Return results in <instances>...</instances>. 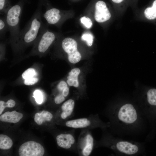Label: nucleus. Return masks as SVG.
<instances>
[{
	"mask_svg": "<svg viewBox=\"0 0 156 156\" xmlns=\"http://www.w3.org/2000/svg\"><path fill=\"white\" fill-rule=\"evenodd\" d=\"M16 104L15 101L13 100H9L5 103L3 101H0V114L1 115L5 107H12Z\"/></svg>",
	"mask_w": 156,
	"mask_h": 156,
	"instance_id": "23",
	"label": "nucleus"
},
{
	"mask_svg": "<svg viewBox=\"0 0 156 156\" xmlns=\"http://www.w3.org/2000/svg\"><path fill=\"white\" fill-rule=\"evenodd\" d=\"M23 116L22 113L15 110L7 112L0 116V120L3 122L15 123L18 122Z\"/></svg>",
	"mask_w": 156,
	"mask_h": 156,
	"instance_id": "15",
	"label": "nucleus"
},
{
	"mask_svg": "<svg viewBox=\"0 0 156 156\" xmlns=\"http://www.w3.org/2000/svg\"><path fill=\"white\" fill-rule=\"evenodd\" d=\"M81 23L87 28H90L92 25V23L91 19L88 17L83 16L80 19Z\"/></svg>",
	"mask_w": 156,
	"mask_h": 156,
	"instance_id": "27",
	"label": "nucleus"
},
{
	"mask_svg": "<svg viewBox=\"0 0 156 156\" xmlns=\"http://www.w3.org/2000/svg\"><path fill=\"white\" fill-rule=\"evenodd\" d=\"M37 73L33 68H29L25 70L22 75L23 78L25 79H31L36 77Z\"/></svg>",
	"mask_w": 156,
	"mask_h": 156,
	"instance_id": "24",
	"label": "nucleus"
},
{
	"mask_svg": "<svg viewBox=\"0 0 156 156\" xmlns=\"http://www.w3.org/2000/svg\"><path fill=\"white\" fill-rule=\"evenodd\" d=\"M103 114L109 120L108 131L114 136L134 137L146 131L148 122L133 99L119 96Z\"/></svg>",
	"mask_w": 156,
	"mask_h": 156,
	"instance_id": "1",
	"label": "nucleus"
},
{
	"mask_svg": "<svg viewBox=\"0 0 156 156\" xmlns=\"http://www.w3.org/2000/svg\"><path fill=\"white\" fill-rule=\"evenodd\" d=\"M11 7L10 0H0V14L5 15L8 10Z\"/></svg>",
	"mask_w": 156,
	"mask_h": 156,
	"instance_id": "22",
	"label": "nucleus"
},
{
	"mask_svg": "<svg viewBox=\"0 0 156 156\" xmlns=\"http://www.w3.org/2000/svg\"><path fill=\"white\" fill-rule=\"evenodd\" d=\"M133 99L146 118L149 131L145 142L153 140L156 136V87H144L134 92Z\"/></svg>",
	"mask_w": 156,
	"mask_h": 156,
	"instance_id": "3",
	"label": "nucleus"
},
{
	"mask_svg": "<svg viewBox=\"0 0 156 156\" xmlns=\"http://www.w3.org/2000/svg\"><path fill=\"white\" fill-rule=\"evenodd\" d=\"M113 2L117 4H122L125 0H112Z\"/></svg>",
	"mask_w": 156,
	"mask_h": 156,
	"instance_id": "29",
	"label": "nucleus"
},
{
	"mask_svg": "<svg viewBox=\"0 0 156 156\" xmlns=\"http://www.w3.org/2000/svg\"><path fill=\"white\" fill-rule=\"evenodd\" d=\"M38 81V79L36 77L24 80V83L26 85H31L36 83Z\"/></svg>",
	"mask_w": 156,
	"mask_h": 156,
	"instance_id": "28",
	"label": "nucleus"
},
{
	"mask_svg": "<svg viewBox=\"0 0 156 156\" xmlns=\"http://www.w3.org/2000/svg\"><path fill=\"white\" fill-rule=\"evenodd\" d=\"M57 93L66 98L69 94V89L67 83L64 81H60L57 86Z\"/></svg>",
	"mask_w": 156,
	"mask_h": 156,
	"instance_id": "20",
	"label": "nucleus"
},
{
	"mask_svg": "<svg viewBox=\"0 0 156 156\" xmlns=\"http://www.w3.org/2000/svg\"><path fill=\"white\" fill-rule=\"evenodd\" d=\"M101 129V139L96 140L95 148L100 147L108 148L112 150L116 156H145L146 154L145 142L127 140L116 137L107 129Z\"/></svg>",
	"mask_w": 156,
	"mask_h": 156,
	"instance_id": "2",
	"label": "nucleus"
},
{
	"mask_svg": "<svg viewBox=\"0 0 156 156\" xmlns=\"http://www.w3.org/2000/svg\"><path fill=\"white\" fill-rule=\"evenodd\" d=\"M34 97L36 102L39 104H41L43 101V95L42 92L39 90H36L34 93Z\"/></svg>",
	"mask_w": 156,
	"mask_h": 156,
	"instance_id": "26",
	"label": "nucleus"
},
{
	"mask_svg": "<svg viewBox=\"0 0 156 156\" xmlns=\"http://www.w3.org/2000/svg\"><path fill=\"white\" fill-rule=\"evenodd\" d=\"M75 101L70 98L64 102L61 105L58 113V118L65 122L74 115Z\"/></svg>",
	"mask_w": 156,
	"mask_h": 156,
	"instance_id": "12",
	"label": "nucleus"
},
{
	"mask_svg": "<svg viewBox=\"0 0 156 156\" xmlns=\"http://www.w3.org/2000/svg\"><path fill=\"white\" fill-rule=\"evenodd\" d=\"M9 31L5 15L1 16L0 18V38H3L6 32Z\"/></svg>",
	"mask_w": 156,
	"mask_h": 156,
	"instance_id": "21",
	"label": "nucleus"
},
{
	"mask_svg": "<svg viewBox=\"0 0 156 156\" xmlns=\"http://www.w3.org/2000/svg\"><path fill=\"white\" fill-rule=\"evenodd\" d=\"M53 118V114L47 111L43 110L40 113H36L34 115V121L38 125L44 122H51Z\"/></svg>",
	"mask_w": 156,
	"mask_h": 156,
	"instance_id": "16",
	"label": "nucleus"
},
{
	"mask_svg": "<svg viewBox=\"0 0 156 156\" xmlns=\"http://www.w3.org/2000/svg\"><path fill=\"white\" fill-rule=\"evenodd\" d=\"M96 140L91 130L82 129L77 142V154L80 156H89L95 148Z\"/></svg>",
	"mask_w": 156,
	"mask_h": 156,
	"instance_id": "7",
	"label": "nucleus"
},
{
	"mask_svg": "<svg viewBox=\"0 0 156 156\" xmlns=\"http://www.w3.org/2000/svg\"><path fill=\"white\" fill-rule=\"evenodd\" d=\"M144 14L145 17L148 20L156 18V0L153 1L151 6L148 7L144 10Z\"/></svg>",
	"mask_w": 156,
	"mask_h": 156,
	"instance_id": "18",
	"label": "nucleus"
},
{
	"mask_svg": "<svg viewBox=\"0 0 156 156\" xmlns=\"http://www.w3.org/2000/svg\"><path fill=\"white\" fill-rule=\"evenodd\" d=\"M95 7L94 18L97 22L103 23L110 18V12L104 2L102 1H97Z\"/></svg>",
	"mask_w": 156,
	"mask_h": 156,
	"instance_id": "13",
	"label": "nucleus"
},
{
	"mask_svg": "<svg viewBox=\"0 0 156 156\" xmlns=\"http://www.w3.org/2000/svg\"><path fill=\"white\" fill-rule=\"evenodd\" d=\"M75 129L61 133L56 136L57 145L60 147L77 154V142L75 135Z\"/></svg>",
	"mask_w": 156,
	"mask_h": 156,
	"instance_id": "9",
	"label": "nucleus"
},
{
	"mask_svg": "<svg viewBox=\"0 0 156 156\" xmlns=\"http://www.w3.org/2000/svg\"><path fill=\"white\" fill-rule=\"evenodd\" d=\"M23 5L21 3L12 6L5 15L10 33V41L16 45L20 30L19 25L22 14Z\"/></svg>",
	"mask_w": 156,
	"mask_h": 156,
	"instance_id": "5",
	"label": "nucleus"
},
{
	"mask_svg": "<svg viewBox=\"0 0 156 156\" xmlns=\"http://www.w3.org/2000/svg\"><path fill=\"white\" fill-rule=\"evenodd\" d=\"M44 152V149L40 144L33 141L23 143L18 149L20 156H42Z\"/></svg>",
	"mask_w": 156,
	"mask_h": 156,
	"instance_id": "11",
	"label": "nucleus"
},
{
	"mask_svg": "<svg viewBox=\"0 0 156 156\" xmlns=\"http://www.w3.org/2000/svg\"><path fill=\"white\" fill-rule=\"evenodd\" d=\"M12 139L8 136L2 134L0 135V148L7 150L10 148L13 145Z\"/></svg>",
	"mask_w": 156,
	"mask_h": 156,
	"instance_id": "19",
	"label": "nucleus"
},
{
	"mask_svg": "<svg viewBox=\"0 0 156 156\" xmlns=\"http://www.w3.org/2000/svg\"><path fill=\"white\" fill-rule=\"evenodd\" d=\"M94 37L91 34L86 33L83 34L81 36V39L85 41L87 46H91L93 43Z\"/></svg>",
	"mask_w": 156,
	"mask_h": 156,
	"instance_id": "25",
	"label": "nucleus"
},
{
	"mask_svg": "<svg viewBox=\"0 0 156 156\" xmlns=\"http://www.w3.org/2000/svg\"><path fill=\"white\" fill-rule=\"evenodd\" d=\"M80 72V70L78 68L72 69L68 73L67 77V83L70 86L78 87L79 85L78 77Z\"/></svg>",
	"mask_w": 156,
	"mask_h": 156,
	"instance_id": "17",
	"label": "nucleus"
},
{
	"mask_svg": "<svg viewBox=\"0 0 156 156\" xmlns=\"http://www.w3.org/2000/svg\"><path fill=\"white\" fill-rule=\"evenodd\" d=\"M42 16L47 23L50 25L57 24L61 20L62 16L60 11L56 8L47 9Z\"/></svg>",
	"mask_w": 156,
	"mask_h": 156,
	"instance_id": "14",
	"label": "nucleus"
},
{
	"mask_svg": "<svg viewBox=\"0 0 156 156\" xmlns=\"http://www.w3.org/2000/svg\"><path fill=\"white\" fill-rule=\"evenodd\" d=\"M62 47L64 51L68 55L69 62L72 64L79 62L81 58V55L77 49V43L74 39L66 38L62 41Z\"/></svg>",
	"mask_w": 156,
	"mask_h": 156,
	"instance_id": "10",
	"label": "nucleus"
},
{
	"mask_svg": "<svg viewBox=\"0 0 156 156\" xmlns=\"http://www.w3.org/2000/svg\"><path fill=\"white\" fill-rule=\"evenodd\" d=\"M41 8L38 7L24 28L20 31L16 46L22 47L36 41L44 23Z\"/></svg>",
	"mask_w": 156,
	"mask_h": 156,
	"instance_id": "4",
	"label": "nucleus"
},
{
	"mask_svg": "<svg viewBox=\"0 0 156 156\" xmlns=\"http://www.w3.org/2000/svg\"><path fill=\"white\" fill-rule=\"evenodd\" d=\"M56 36L55 34L49 30L44 24L36 40L34 51L40 54L45 53L54 41Z\"/></svg>",
	"mask_w": 156,
	"mask_h": 156,
	"instance_id": "8",
	"label": "nucleus"
},
{
	"mask_svg": "<svg viewBox=\"0 0 156 156\" xmlns=\"http://www.w3.org/2000/svg\"><path fill=\"white\" fill-rule=\"evenodd\" d=\"M66 127L73 129H87L92 130L99 128L101 129L108 128L109 122H105L100 118L98 114H91L88 117L68 120L64 122Z\"/></svg>",
	"mask_w": 156,
	"mask_h": 156,
	"instance_id": "6",
	"label": "nucleus"
}]
</instances>
